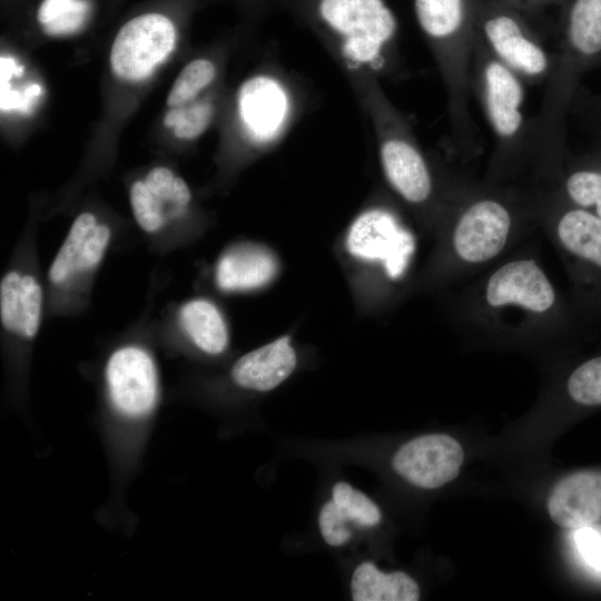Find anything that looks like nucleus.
Here are the masks:
<instances>
[{"label": "nucleus", "mask_w": 601, "mask_h": 601, "mask_svg": "<svg viewBox=\"0 0 601 601\" xmlns=\"http://www.w3.org/2000/svg\"><path fill=\"white\" fill-rule=\"evenodd\" d=\"M475 0H414L415 16L441 75L450 124V140L460 154L476 148L471 112V62Z\"/></svg>", "instance_id": "obj_1"}, {"label": "nucleus", "mask_w": 601, "mask_h": 601, "mask_svg": "<svg viewBox=\"0 0 601 601\" xmlns=\"http://www.w3.org/2000/svg\"><path fill=\"white\" fill-rule=\"evenodd\" d=\"M601 53V0H570L561 19L560 47L544 82L538 112L530 118L528 139L541 156L558 155L571 86L581 65Z\"/></svg>", "instance_id": "obj_2"}, {"label": "nucleus", "mask_w": 601, "mask_h": 601, "mask_svg": "<svg viewBox=\"0 0 601 601\" xmlns=\"http://www.w3.org/2000/svg\"><path fill=\"white\" fill-rule=\"evenodd\" d=\"M345 76L372 125L387 184L411 205L428 203L434 180L410 121L388 98L381 78L367 71Z\"/></svg>", "instance_id": "obj_3"}, {"label": "nucleus", "mask_w": 601, "mask_h": 601, "mask_svg": "<svg viewBox=\"0 0 601 601\" xmlns=\"http://www.w3.org/2000/svg\"><path fill=\"white\" fill-rule=\"evenodd\" d=\"M326 49L344 73L388 75L397 60V22L383 0H319Z\"/></svg>", "instance_id": "obj_4"}, {"label": "nucleus", "mask_w": 601, "mask_h": 601, "mask_svg": "<svg viewBox=\"0 0 601 601\" xmlns=\"http://www.w3.org/2000/svg\"><path fill=\"white\" fill-rule=\"evenodd\" d=\"M471 92L476 97L494 140V160L506 162L526 155L525 81L500 61L475 35Z\"/></svg>", "instance_id": "obj_5"}, {"label": "nucleus", "mask_w": 601, "mask_h": 601, "mask_svg": "<svg viewBox=\"0 0 601 601\" xmlns=\"http://www.w3.org/2000/svg\"><path fill=\"white\" fill-rule=\"evenodd\" d=\"M303 96L298 83L272 65L249 78L235 96V120L242 140L254 152L277 147L299 118Z\"/></svg>", "instance_id": "obj_6"}, {"label": "nucleus", "mask_w": 601, "mask_h": 601, "mask_svg": "<svg viewBox=\"0 0 601 601\" xmlns=\"http://www.w3.org/2000/svg\"><path fill=\"white\" fill-rule=\"evenodd\" d=\"M533 18L502 0H475V35L504 65L525 83H544L553 63Z\"/></svg>", "instance_id": "obj_7"}, {"label": "nucleus", "mask_w": 601, "mask_h": 601, "mask_svg": "<svg viewBox=\"0 0 601 601\" xmlns=\"http://www.w3.org/2000/svg\"><path fill=\"white\" fill-rule=\"evenodd\" d=\"M105 387L112 410L124 418L150 415L159 398V376L152 354L140 344H124L108 356Z\"/></svg>", "instance_id": "obj_8"}, {"label": "nucleus", "mask_w": 601, "mask_h": 601, "mask_svg": "<svg viewBox=\"0 0 601 601\" xmlns=\"http://www.w3.org/2000/svg\"><path fill=\"white\" fill-rule=\"evenodd\" d=\"M176 28L160 13H146L126 22L110 50V66L121 79L147 78L174 50Z\"/></svg>", "instance_id": "obj_9"}, {"label": "nucleus", "mask_w": 601, "mask_h": 601, "mask_svg": "<svg viewBox=\"0 0 601 601\" xmlns=\"http://www.w3.org/2000/svg\"><path fill=\"white\" fill-rule=\"evenodd\" d=\"M345 247L355 259L380 264L387 275L396 277L405 268L413 242L393 213L373 206L361 211L351 223Z\"/></svg>", "instance_id": "obj_10"}, {"label": "nucleus", "mask_w": 601, "mask_h": 601, "mask_svg": "<svg viewBox=\"0 0 601 601\" xmlns=\"http://www.w3.org/2000/svg\"><path fill=\"white\" fill-rule=\"evenodd\" d=\"M112 239L110 226L89 211L80 213L55 254L47 273L56 288H67L102 263Z\"/></svg>", "instance_id": "obj_11"}, {"label": "nucleus", "mask_w": 601, "mask_h": 601, "mask_svg": "<svg viewBox=\"0 0 601 601\" xmlns=\"http://www.w3.org/2000/svg\"><path fill=\"white\" fill-rule=\"evenodd\" d=\"M512 214L495 197L470 201L461 211L453 231V246L466 263H484L504 248L512 227Z\"/></svg>", "instance_id": "obj_12"}, {"label": "nucleus", "mask_w": 601, "mask_h": 601, "mask_svg": "<svg viewBox=\"0 0 601 601\" xmlns=\"http://www.w3.org/2000/svg\"><path fill=\"white\" fill-rule=\"evenodd\" d=\"M461 444L446 434L415 437L396 452L394 471L411 484L437 489L455 479L463 462Z\"/></svg>", "instance_id": "obj_13"}, {"label": "nucleus", "mask_w": 601, "mask_h": 601, "mask_svg": "<svg viewBox=\"0 0 601 601\" xmlns=\"http://www.w3.org/2000/svg\"><path fill=\"white\" fill-rule=\"evenodd\" d=\"M486 303L492 307L518 305L530 312L544 313L555 302V292L545 273L533 259L509 262L489 278Z\"/></svg>", "instance_id": "obj_14"}, {"label": "nucleus", "mask_w": 601, "mask_h": 601, "mask_svg": "<svg viewBox=\"0 0 601 601\" xmlns=\"http://www.w3.org/2000/svg\"><path fill=\"white\" fill-rule=\"evenodd\" d=\"M45 293L36 275L12 268L0 280V323L10 335L30 342L38 335Z\"/></svg>", "instance_id": "obj_15"}, {"label": "nucleus", "mask_w": 601, "mask_h": 601, "mask_svg": "<svg viewBox=\"0 0 601 601\" xmlns=\"http://www.w3.org/2000/svg\"><path fill=\"white\" fill-rule=\"evenodd\" d=\"M277 270V259L272 250L258 244L240 243L218 257L214 280L223 293H247L268 285Z\"/></svg>", "instance_id": "obj_16"}, {"label": "nucleus", "mask_w": 601, "mask_h": 601, "mask_svg": "<svg viewBox=\"0 0 601 601\" xmlns=\"http://www.w3.org/2000/svg\"><path fill=\"white\" fill-rule=\"evenodd\" d=\"M297 354L288 335L280 336L243 356L233 365L230 375L242 388L268 392L290 376Z\"/></svg>", "instance_id": "obj_17"}, {"label": "nucleus", "mask_w": 601, "mask_h": 601, "mask_svg": "<svg viewBox=\"0 0 601 601\" xmlns=\"http://www.w3.org/2000/svg\"><path fill=\"white\" fill-rule=\"evenodd\" d=\"M548 511L564 528L595 523L601 518V473L579 472L561 480L550 494Z\"/></svg>", "instance_id": "obj_18"}, {"label": "nucleus", "mask_w": 601, "mask_h": 601, "mask_svg": "<svg viewBox=\"0 0 601 601\" xmlns=\"http://www.w3.org/2000/svg\"><path fill=\"white\" fill-rule=\"evenodd\" d=\"M177 324L188 341L207 355H220L229 346V327L219 306L206 297L185 300Z\"/></svg>", "instance_id": "obj_19"}, {"label": "nucleus", "mask_w": 601, "mask_h": 601, "mask_svg": "<svg viewBox=\"0 0 601 601\" xmlns=\"http://www.w3.org/2000/svg\"><path fill=\"white\" fill-rule=\"evenodd\" d=\"M354 601H416L417 583L406 573H383L372 562L361 563L351 581Z\"/></svg>", "instance_id": "obj_20"}, {"label": "nucleus", "mask_w": 601, "mask_h": 601, "mask_svg": "<svg viewBox=\"0 0 601 601\" xmlns=\"http://www.w3.org/2000/svg\"><path fill=\"white\" fill-rule=\"evenodd\" d=\"M561 244L572 254L601 267V218L583 209L563 213L556 224Z\"/></svg>", "instance_id": "obj_21"}, {"label": "nucleus", "mask_w": 601, "mask_h": 601, "mask_svg": "<svg viewBox=\"0 0 601 601\" xmlns=\"http://www.w3.org/2000/svg\"><path fill=\"white\" fill-rule=\"evenodd\" d=\"M142 180L162 206L169 224L187 214L193 200L191 190L171 169L165 166L154 167Z\"/></svg>", "instance_id": "obj_22"}, {"label": "nucleus", "mask_w": 601, "mask_h": 601, "mask_svg": "<svg viewBox=\"0 0 601 601\" xmlns=\"http://www.w3.org/2000/svg\"><path fill=\"white\" fill-rule=\"evenodd\" d=\"M215 111L213 96H201L185 105L171 107L164 117V125L173 129L176 138L191 140L207 130Z\"/></svg>", "instance_id": "obj_23"}, {"label": "nucleus", "mask_w": 601, "mask_h": 601, "mask_svg": "<svg viewBox=\"0 0 601 601\" xmlns=\"http://www.w3.org/2000/svg\"><path fill=\"white\" fill-rule=\"evenodd\" d=\"M218 76L216 62L209 58H197L188 62L174 81L167 105L177 107L200 97Z\"/></svg>", "instance_id": "obj_24"}, {"label": "nucleus", "mask_w": 601, "mask_h": 601, "mask_svg": "<svg viewBox=\"0 0 601 601\" xmlns=\"http://www.w3.org/2000/svg\"><path fill=\"white\" fill-rule=\"evenodd\" d=\"M88 9L85 0H43L38 20L50 35H68L82 27Z\"/></svg>", "instance_id": "obj_25"}, {"label": "nucleus", "mask_w": 601, "mask_h": 601, "mask_svg": "<svg viewBox=\"0 0 601 601\" xmlns=\"http://www.w3.org/2000/svg\"><path fill=\"white\" fill-rule=\"evenodd\" d=\"M129 203L137 225L146 234H158L169 225L162 206L142 179L136 180L131 185Z\"/></svg>", "instance_id": "obj_26"}, {"label": "nucleus", "mask_w": 601, "mask_h": 601, "mask_svg": "<svg viewBox=\"0 0 601 601\" xmlns=\"http://www.w3.org/2000/svg\"><path fill=\"white\" fill-rule=\"evenodd\" d=\"M332 495V500L341 508L349 521L364 526H373L381 522L378 506L348 483H336Z\"/></svg>", "instance_id": "obj_27"}, {"label": "nucleus", "mask_w": 601, "mask_h": 601, "mask_svg": "<svg viewBox=\"0 0 601 601\" xmlns=\"http://www.w3.org/2000/svg\"><path fill=\"white\" fill-rule=\"evenodd\" d=\"M570 396L582 405H601V356L580 365L569 377Z\"/></svg>", "instance_id": "obj_28"}, {"label": "nucleus", "mask_w": 601, "mask_h": 601, "mask_svg": "<svg viewBox=\"0 0 601 601\" xmlns=\"http://www.w3.org/2000/svg\"><path fill=\"white\" fill-rule=\"evenodd\" d=\"M568 197L581 207H594L601 218V171L579 169L564 184Z\"/></svg>", "instance_id": "obj_29"}, {"label": "nucleus", "mask_w": 601, "mask_h": 601, "mask_svg": "<svg viewBox=\"0 0 601 601\" xmlns=\"http://www.w3.org/2000/svg\"><path fill=\"white\" fill-rule=\"evenodd\" d=\"M347 522H349L348 518L333 500L324 504L319 512L318 523L325 542L332 546L346 543L351 538Z\"/></svg>", "instance_id": "obj_30"}, {"label": "nucleus", "mask_w": 601, "mask_h": 601, "mask_svg": "<svg viewBox=\"0 0 601 601\" xmlns=\"http://www.w3.org/2000/svg\"><path fill=\"white\" fill-rule=\"evenodd\" d=\"M575 542L584 561L601 571V533L589 526L579 528Z\"/></svg>", "instance_id": "obj_31"}, {"label": "nucleus", "mask_w": 601, "mask_h": 601, "mask_svg": "<svg viewBox=\"0 0 601 601\" xmlns=\"http://www.w3.org/2000/svg\"><path fill=\"white\" fill-rule=\"evenodd\" d=\"M512 7L521 10L522 12L526 13L531 18H535L536 16L542 12V10L546 9L548 7L552 6L553 3L560 1V0H502Z\"/></svg>", "instance_id": "obj_32"}]
</instances>
